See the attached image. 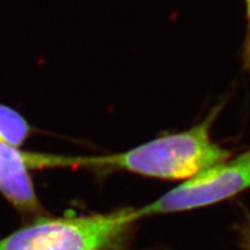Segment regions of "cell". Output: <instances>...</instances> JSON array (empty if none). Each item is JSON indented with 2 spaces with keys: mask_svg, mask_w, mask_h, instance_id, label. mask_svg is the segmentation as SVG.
<instances>
[{
  "mask_svg": "<svg viewBox=\"0 0 250 250\" xmlns=\"http://www.w3.org/2000/svg\"><path fill=\"white\" fill-rule=\"evenodd\" d=\"M247 14H248V36H247L245 59L247 67L250 70V0H247Z\"/></svg>",
  "mask_w": 250,
  "mask_h": 250,
  "instance_id": "6",
  "label": "cell"
},
{
  "mask_svg": "<svg viewBox=\"0 0 250 250\" xmlns=\"http://www.w3.org/2000/svg\"><path fill=\"white\" fill-rule=\"evenodd\" d=\"M250 188V149L234 159L206 168L154 202L137 208L140 219L206 208Z\"/></svg>",
  "mask_w": 250,
  "mask_h": 250,
  "instance_id": "3",
  "label": "cell"
},
{
  "mask_svg": "<svg viewBox=\"0 0 250 250\" xmlns=\"http://www.w3.org/2000/svg\"><path fill=\"white\" fill-rule=\"evenodd\" d=\"M220 107L189 130L166 134L122 153L77 156V167L124 170L153 179L186 181L229 159L230 152L211 138L210 130Z\"/></svg>",
  "mask_w": 250,
  "mask_h": 250,
  "instance_id": "1",
  "label": "cell"
},
{
  "mask_svg": "<svg viewBox=\"0 0 250 250\" xmlns=\"http://www.w3.org/2000/svg\"><path fill=\"white\" fill-rule=\"evenodd\" d=\"M138 220L137 208H132L109 213L40 218L0 240V250H111Z\"/></svg>",
  "mask_w": 250,
  "mask_h": 250,
  "instance_id": "2",
  "label": "cell"
},
{
  "mask_svg": "<svg viewBox=\"0 0 250 250\" xmlns=\"http://www.w3.org/2000/svg\"><path fill=\"white\" fill-rule=\"evenodd\" d=\"M0 192L24 215L43 211L30 177L28 152L0 142Z\"/></svg>",
  "mask_w": 250,
  "mask_h": 250,
  "instance_id": "4",
  "label": "cell"
},
{
  "mask_svg": "<svg viewBox=\"0 0 250 250\" xmlns=\"http://www.w3.org/2000/svg\"><path fill=\"white\" fill-rule=\"evenodd\" d=\"M30 132L29 123L20 112L0 104V142L19 148Z\"/></svg>",
  "mask_w": 250,
  "mask_h": 250,
  "instance_id": "5",
  "label": "cell"
}]
</instances>
